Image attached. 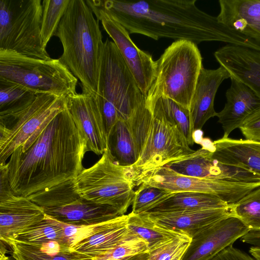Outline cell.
<instances>
[{
  "label": "cell",
  "instance_id": "6da1fadb",
  "mask_svg": "<svg viewBox=\"0 0 260 260\" xmlns=\"http://www.w3.org/2000/svg\"><path fill=\"white\" fill-rule=\"evenodd\" d=\"M92 12L102 11L120 23L129 34L155 40L168 38L197 45L218 41L260 50V44L231 30L216 17L199 9L196 0L126 1L86 0Z\"/></svg>",
  "mask_w": 260,
  "mask_h": 260
},
{
  "label": "cell",
  "instance_id": "7a4b0ae2",
  "mask_svg": "<svg viewBox=\"0 0 260 260\" xmlns=\"http://www.w3.org/2000/svg\"><path fill=\"white\" fill-rule=\"evenodd\" d=\"M87 151L86 142L66 107L0 167L13 192L28 197L74 180L84 169L82 160Z\"/></svg>",
  "mask_w": 260,
  "mask_h": 260
},
{
  "label": "cell",
  "instance_id": "3957f363",
  "mask_svg": "<svg viewBox=\"0 0 260 260\" xmlns=\"http://www.w3.org/2000/svg\"><path fill=\"white\" fill-rule=\"evenodd\" d=\"M55 36L63 47L59 58L80 80L82 93L95 98L104 42L99 20L85 1H70Z\"/></svg>",
  "mask_w": 260,
  "mask_h": 260
},
{
  "label": "cell",
  "instance_id": "277c9868",
  "mask_svg": "<svg viewBox=\"0 0 260 260\" xmlns=\"http://www.w3.org/2000/svg\"><path fill=\"white\" fill-rule=\"evenodd\" d=\"M102 113L108 137L119 120L127 122L146 99L115 43L104 42L98 92L95 98Z\"/></svg>",
  "mask_w": 260,
  "mask_h": 260
},
{
  "label": "cell",
  "instance_id": "5b68a950",
  "mask_svg": "<svg viewBox=\"0 0 260 260\" xmlns=\"http://www.w3.org/2000/svg\"><path fill=\"white\" fill-rule=\"evenodd\" d=\"M203 68L197 45L178 40L155 60V73L146 98L164 96L189 110L197 81Z\"/></svg>",
  "mask_w": 260,
  "mask_h": 260
},
{
  "label": "cell",
  "instance_id": "8992f818",
  "mask_svg": "<svg viewBox=\"0 0 260 260\" xmlns=\"http://www.w3.org/2000/svg\"><path fill=\"white\" fill-rule=\"evenodd\" d=\"M0 78L37 93L65 96L76 93L78 79L59 58L44 59L0 50Z\"/></svg>",
  "mask_w": 260,
  "mask_h": 260
},
{
  "label": "cell",
  "instance_id": "52a82bcc",
  "mask_svg": "<svg viewBox=\"0 0 260 260\" xmlns=\"http://www.w3.org/2000/svg\"><path fill=\"white\" fill-rule=\"evenodd\" d=\"M73 184L83 198L111 206L120 215L133 204L136 186L127 167L117 164L108 148L94 165L78 174Z\"/></svg>",
  "mask_w": 260,
  "mask_h": 260
},
{
  "label": "cell",
  "instance_id": "ba28073f",
  "mask_svg": "<svg viewBox=\"0 0 260 260\" xmlns=\"http://www.w3.org/2000/svg\"><path fill=\"white\" fill-rule=\"evenodd\" d=\"M42 16L41 0H0V50L51 58L43 44Z\"/></svg>",
  "mask_w": 260,
  "mask_h": 260
},
{
  "label": "cell",
  "instance_id": "9c48e42d",
  "mask_svg": "<svg viewBox=\"0 0 260 260\" xmlns=\"http://www.w3.org/2000/svg\"><path fill=\"white\" fill-rule=\"evenodd\" d=\"M66 108L65 96L39 93L23 110L0 116V166L6 164L17 148L37 137Z\"/></svg>",
  "mask_w": 260,
  "mask_h": 260
},
{
  "label": "cell",
  "instance_id": "30bf717a",
  "mask_svg": "<svg viewBox=\"0 0 260 260\" xmlns=\"http://www.w3.org/2000/svg\"><path fill=\"white\" fill-rule=\"evenodd\" d=\"M73 180L27 197L42 207L46 215L70 225L94 224L122 215L111 206L98 204L80 196L75 190Z\"/></svg>",
  "mask_w": 260,
  "mask_h": 260
},
{
  "label": "cell",
  "instance_id": "8fae6325",
  "mask_svg": "<svg viewBox=\"0 0 260 260\" xmlns=\"http://www.w3.org/2000/svg\"><path fill=\"white\" fill-rule=\"evenodd\" d=\"M150 112L151 124L143 149L136 162L127 167L136 186L152 171L195 151L176 126L159 113Z\"/></svg>",
  "mask_w": 260,
  "mask_h": 260
},
{
  "label": "cell",
  "instance_id": "7c38bea8",
  "mask_svg": "<svg viewBox=\"0 0 260 260\" xmlns=\"http://www.w3.org/2000/svg\"><path fill=\"white\" fill-rule=\"evenodd\" d=\"M142 183L173 192H199L218 196L229 205L236 203L260 186V183L226 182L180 175L169 168H158L142 178Z\"/></svg>",
  "mask_w": 260,
  "mask_h": 260
},
{
  "label": "cell",
  "instance_id": "4fadbf2b",
  "mask_svg": "<svg viewBox=\"0 0 260 260\" xmlns=\"http://www.w3.org/2000/svg\"><path fill=\"white\" fill-rule=\"evenodd\" d=\"M93 13L113 40L132 73L139 88L146 97L153 80L155 61L149 53L139 48L126 29L109 15L102 11Z\"/></svg>",
  "mask_w": 260,
  "mask_h": 260
},
{
  "label": "cell",
  "instance_id": "5bb4252c",
  "mask_svg": "<svg viewBox=\"0 0 260 260\" xmlns=\"http://www.w3.org/2000/svg\"><path fill=\"white\" fill-rule=\"evenodd\" d=\"M212 152L200 149L164 167L182 175L226 182L260 183V176L245 169L224 164L213 158Z\"/></svg>",
  "mask_w": 260,
  "mask_h": 260
},
{
  "label": "cell",
  "instance_id": "9a60e30c",
  "mask_svg": "<svg viewBox=\"0 0 260 260\" xmlns=\"http://www.w3.org/2000/svg\"><path fill=\"white\" fill-rule=\"evenodd\" d=\"M66 107L79 132L85 139L88 151L103 154L108 147L104 119L95 98L76 93L66 97Z\"/></svg>",
  "mask_w": 260,
  "mask_h": 260
},
{
  "label": "cell",
  "instance_id": "2e32d148",
  "mask_svg": "<svg viewBox=\"0 0 260 260\" xmlns=\"http://www.w3.org/2000/svg\"><path fill=\"white\" fill-rule=\"evenodd\" d=\"M249 232L236 216L223 218L192 238L182 260H210Z\"/></svg>",
  "mask_w": 260,
  "mask_h": 260
},
{
  "label": "cell",
  "instance_id": "e0dca14e",
  "mask_svg": "<svg viewBox=\"0 0 260 260\" xmlns=\"http://www.w3.org/2000/svg\"><path fill=\"white\" fill-rule=\"evenodd\" d=\"M43 209L12 189L0 191V240L8 244L21 231L44 219Z\"/></svg>",
  "mask_w": 260,
  "mask_h": 260
},
{
  "label": "cell",
  "instance_id": "ac0fdd59",
  "mask_svg": "<svg viewBox=\"0 0 260 260\" xmlns=\"http://www.w3.org/2000/svg\"><path fill=\"white\" fill-rule=\"evenodd\" d=\"M230 77L229 72L221 66L216 69L201 70L188 110L192 135L208 119L216 116L214 108L216 92L222 82Z\"/></svg>",
  "mask_w": 260,
  "mask_h": 260
},
{
  "label": "cell",
  "instance_id": "d6986e66",
  "mask_svg": "<svg viewBox=\"0 0 260 260\" xmlns=\"http://www.w3.org/2000/svg\"><path fill=\"white\" fill-rule=\"evenodd\" d=\"M230 79L224 107L216 115L224 131L223 138H228L233 131L239 128L249 116L260 109V98L255 92L233 77L231 76Z\"/></svg>",
  "mask_w": 260,
  "mask_h": 260
},
{
  "label": "cell",
  "instance_id": "ffe728a7",
  "mask_svg": "<svg viewBox=\"0 0 260 260\" xmlns=\"http://www.w3.org/2000/svg\"><path fill=\"white\" fill-rule=\"evenodd\" d=\"M214 55L231 76L247 85L260 98V51L227 44Z\"/></svg>",
  "mask_w": 260,
  "mask_h": 260
},
{
  "label": "cell",
  "instance_id": "44dd1931",
  "mask_svg": "<svg viewBox=\"0 0 260 260\" xmlns=\"http://www.w3.org/2000/svg\"><path fill=\"white\" fill-rule=\"evenodd\" d=\"M146 214L158 225L191 238L218 220L234 215L233 204L219 209Z\"/></svg>",
  "mask_w": 260,
  "mask_h": 260
},
{
  "label": "cell",
  "instance_id": "7402d4cb",
  "mask_svg": "<svg viewBox=\"0 0 260 260\" xmlns=\"http://www.w3.org/2000/svg\"><path fill=\"white\" fill-rule=\"evenodd\" d=\"M218 21L260 43V0H219Z\"/></svg>",
  "mask_w": 260,
  "mask_h": 260
},
{
  "label": "cell",
  "instance_id": "603a6c76",
  "mask_svg": "<svg viewBox=\"0 0 260 260\" xmlns=\"http://www.w3.org/2000/svg\"><path fill=\"white\" fill-rule=\"evenodd\" d=\"M213 143L215 147L212 154L213 158L260 176V142L222 137Z\"/></svg>",
  "mask_w": 260,
  "mask_h": 260
},
{
  "label": "cell",
  "instance_id": "cb8c5ba5",
  "mask_svg": "<svg viewBox=\"0 0 260 260\" xmlns=\"http://www.w3.org/2000/svg\"><path fill=\"white\" fill-rule=\"evenodd\" d=\"M127 214L116 217L109 226L78 243L71 247V249L93 259L107 253L124 241L137 237L127 228Z\"/></svg>",
  "mask_w": 260,
  "mask_h": 260
},
{
  "label": "cell",
  "instance_id": "d4e9b609",
  "mask_svg": "<svg viewBox=\"0 0 260 260\" xmlns=\"http://www.w3.org/2000/svg\"><path fill=\"white\" fill-rule=\"evenodd\" d=\"M218 196L199 192H173L151 206L144 213H163L225 208L229 206Z\"/></svg>",
  "mask_w": 260,
  "mask_h": 260
},
{
  "label": "cell",
  "instance_id": "484cf974",
  "mask_svg": "<svg viewBox=\"0 0 260 260\" xmlns=\"http://www.w3.org/2000/svg\"><path fill=\"white\" fill-rule=\"evenodd\" d=\"M115 161L121 166L130 167L138 160L139 152L126 122L119 120L108 137V147Z\"/></svg>",
  "mask_w": 260,
  "mask_h": 260
},
{
  "label": "cell",
  "instance_id": "4316f807",
  "mask_svg": "<svg viewBox=\"0 0 260 260\" xmlns=\"http://www.w3.org/2000/svg\"><path fill=\"white\" fill-rule=\"evenodd\" d=\"M127 226L130 232L148 244L149 250L183 233L167 229L155 223L145 213H129Z\"/></svg>",
  "mask_w": 260,
  "mask_h": 260
},
{
  "label": "cell",
  "instance_id": "83f0119b",
  "mask_svg": "<svg viewBox=\"0 0 260 260\" xmlns=\"http://www.w3.org/2000/svg\"><path fill=\"white\" fill-rule=\"evenodd\" d=\"M146 105L150 111L159 113L176 126L189 145H193L188 110L164 96L146 98Z\"/></svg>",
  "mask_w": 260,
  "mask_h": 260
},
{
  "label": "cell",
  "instance_id": "f1b7e54d",
  "mask_svg": "<svg viewBox=\"0 0 260 260\" xmlns=\"http://www.w3.org/2000/svg\"><path fill=\"white\" fill-rule=\"evenodd\" d=\"M12 240L34 245L55 240L67 245L59 221L46 214L44 219L16 234L9 242Z\"/></svg>",
  "mask_w": 260,
  "mask_h": 260
},
{
  "label": "cell",
  "instance_id": "f546056e",
  "mask_svg": "<svg viewBox=\"0 0 260 260\" xmlns=\"http://www.w3.org/2000/svg\"><path fill=\"white\" fill-rule=\"evenodd\" d=\"M38 94L21 85L0 78V116L23 110L33 102Z\"/></svg>",
  "mask_w": 260,
  "mask_h": 260
},
{
  "label": "cell",
  "instance_id": "4dcf8cb0",
  "mask_svg": "<svg viewBox=\"0 0 260 260\" xmlns=\"http://www.w3.org/2000/svg\"><path fill=\"white\" fill-rule=\"evenodd\" d=\"M70 0H44L41 24V36L45 48L55 35Z\"/></svg>",
  "mask_w": 260,
  "mask_h": 260
},
{
  "label": "cell",
  "instance_id": "1f68e13d",
  "mask_svg": "<svg viewBox=\"0 0 260 260\" xmlns=\"http://www.w3.org/2000/svg\"><path fill=\"white\" fill-rule=\"evenodd\" d=\"M8 245L11 249L12 257L15 260H92L72 249L60 254L49 255L41 251L36 245L14 240Z\"/></svg>",
  "mask_w": 260,
  "mask_h": 260
},
{
  "label": "cell",
  "instance_id": "d6a6232c",
  "mask_svg": "<svg viewBox=\"0 0 260 260\" xmlns=\"http://www.w3.org/2000/svg\"><path fill=\"white\" fill-rule=\"evenodd\" d=\"M234 215L241 219L250 232L260 233V186L233 204Z\"/></svg>",
  "mask_w": 260,
  "mask_h": 260
},
{
  "label": "cell",
  "instance_id": "836d02e7",
  "mask_svg": "<svg viewBox=\"0 0 260 260\" xmlns=\"http://www.w3.org/2000/svg\"><path fill=\"white\" fill-rule=\"evenodd\" d=\"M192 238L182 234L149 250L148 260H182Z\"/></svg>",
  "mask_w": 260,
  "mask_h": 260
},
{
  "label": "cell",
  "instance_id": "e575fe53",
  "mask_svg": "<svg viewBox=\"0 0 260 260\" xmlns=\"http://www.w3.org/2000/svg\"><path fill=\"white\" fill-rule=\"evenodd\" d=\"M140 185L135 191L132 211L134 214L144 213L151 206L172 193L167 190L144 183Z\"/></svg>",
  "mask_w": 260,
  "mask_h": 260
},
{
  "label": "cell",
  "instance_id": "d590c367",
  "mask_svg": "<svg viewBox=\"0 0 260 260\" xmlns=\"http://www.w3.org/2000/svg\"><path fill=\"white\" fill-rule=\"evenodd\" d=\"M115 218L91 225H74L60 221L59 223L63 231L66 243L72 247L83 240L96 234L109 226L113 223Z\"/></svg>",
  "mask_w": 260,
  "mask_h": 260
},
{
  "label": "cell",
  "instance_id": "8d00e7d4",
  "mask_svg": "<svg viewBox=\"0 0 260 260\" xmlns=\"http://www.w3.org/2000/svg\"><path fill=\"white\" fill-rule=\"evenodd\" d=\"M148 251L147 243L139 238L134 237L121 243L107 253L92 260H126L136 254Z\"/></svg>",
  "mask_w": 260,
  "mask_h": 260
},
{
  "label": "cell",
  "instance_id": "74e56055",
  "mask_svg": "<svg viewBox=\"0 0 260 260\" xmlns=\"http://www.w3.org/2000/svg\"><path fill=\"white\" fill-rule=\"evenodd\" d=\"M239 128L245 139L260 142V109L249 116Z\"/></svg>",
  "mask_w": 260,
  "mask_h": 260
},
{
  "label": "cell",
  "instance_id": "f35d334b",
  "mask_svg": "<svg viewBox=\"0 0 260 260\" xmlns=\"http://www.w3.org/2000/svg\"><path fill=\"white\" fill-rule=\"evenodd\" d=\"M210 260H257L252 255L230 245L216 254Z\"/></svg>",
  "mask_w": 260,
  "mask_h": 260
},
{
  "label": "cell",
  "instance_id": "ab89813d",
  "mask_svg": "<svg viewBox=\"0 0 260 260\" xmlns=\"http://www.w3.org/2000/svg\"><path fill=\"white\" fill-rule=\"evenodd\" d=\"M149 251L133 255L126 260H148Z\"/></svg>",
  "mask_w": 260,
  "mask_h": 260
},
{
  "label": "cell",
  "instance_id": "60d3db41",
  "mask_svg": "<svg viewBox=\"0 0 260 260\" xmlns=\"http://www.w3.org/2000/svg\"><path fill=\"white\" fill-rule=\"evenodd\" d=\"M249 253L257 260H260V248L251 246L249 249Z\"/></svg>",
  "mask_w": 260,
  "mask_h": 260
},
{
  "label": "cell",
  "instance_id": "b9f144b4",
  "mask_svg": "<svg viewBox=\"0 0 260 260\" xmlns=\"http://www.w3.org/2000/svg\"><path fill=\"white\" fill-rule=\"evenodd\" d=\"M10 260H15V259H13V258H10Z\"/></svg>",
  "mask_w": 260,
  "mask_h": 260
}]
</instances>
